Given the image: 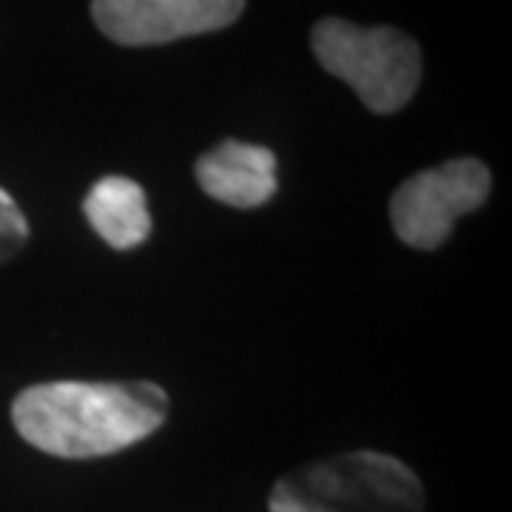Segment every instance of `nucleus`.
Masks as SVG:
<instances>
[{
  "mask_svg": "<svg viewBox=\"0 0 512 512\" xmlns=\"http://www.w3.org/2000/svg\"><path fill=\"white\" fill-rule=\"evenodd\" d=\"M194 174L211 200L231 208H259L276 194V154L254 143L222 140L197 160Z\"/></svg>",
  "mask_w": 512,
  "mask_h": 512,
  "instance_id": "nucleus-6",
  "label": "nucleus"
},
{
  "mask_svg": "<svg viewBox=\"0 0 512 512\" xmlns=\"http://www.w3.org/2000/svg\"><path fill=\"white\" fill-rule=\"evenodd\" d=\"M313 57L333 77L345 80L367 109L393 114L404 109L421 83V49L393 26H356L325 18L311 32Z\"/></svg>",
  "mask_w": 512,
  "mask_h": 512,
  "instance_id": "nucleus-3",
  "label": "nucleus"
},
{
  "mask_svg": "<svg viewBox=\"0 0 512 512\" xmlns=\"http://www.w3.org/2000/svg\"><path fill=\"white\" fill-rule=\"evenodd\" d=\"M245 12L239 0H97L92 18L120 46H163L231 26Z\"/></svg>",
  "mask_w": 512,
  "mask_h": 512,
  "instance_id": "nucleus-5",
  "label": "nucleus"
},
{
  "mask_svg": "<svg viewBox=\"0 0 512 512\" xmlns=\"http://www.w3.org/2000/svg\"><path fill=\"white\" fill-rule=\"evenodd\" d=\"M424 484L399 458L350 450L279 478L271 512H424Z\"/></svg>",
  "mask_w": 512,
  "mask_h": 512,
  "instance_id": "nucleus-2",
  "label": "nucleus"
},
{
  "mask_svg": "<svg viewBox=\"0 0 512 512\" xmlns=\"http://www.w3.org/2000/svg\"><path fill=\"white\" fill-rule=\"evenodd\" d=\"M490 188V168L476 157L424 168L404 180L390 200L393 231L410 248L436 251L453 234L458 217L487 202Z\"/></svg>",
  "mask_w": 512,
  "mask_h": 512,
  "instance_id": "nucleus-4",
  "label": "nucleus"
},
{
  "mask_svg": "<svg viewBox=\"0 0 512 512\" xmlns=\"http://www.w3.org/2000/svg\"><path fill=\"white\" fill-rule=\"evenodd\" d=\"M26 242H29V222L18 202L12 200V194L0 188V265L15 259L26 248Z\"/></svg>",
  "mask_w": 512,
  "mask_h": 512,
  "instance_id": "nucleus-8",
  "label": "nucleus"
},
{
  "mask_svg": "<svg viewBox=\"0 0 512 512\" xmlns=\"http://www.w3.org/2000/svg\"><path fill=\"white\" fill-rule=\"evenodd\" d=\"M168 419V393L154 382H43L12 402L20 439L57 458L120 453L157 433Z\"/></svg>",
  "mask_w": 512,
  "mask_h": 512,
  "instance_id": "nucleus-1",
  "label": "nucleus"
},
{
  "mask_svg": "<svg viewBox=\"0 0 512 512\" xmlns=\"http://www.w3.org/2000/svg\"><path fill=\"white\" fill-rule=\"evenodd\" d=\"M83 214L97 231V237L117 251L143 245L151 234V214L143 185L109 174L89 188L83 200Z\"/></svg>",
  "mask_w": 512,
  "mask_h": 512,
  "instance_id": "nucleus-7",
  "label": "nucleus"
}]
</instances>
